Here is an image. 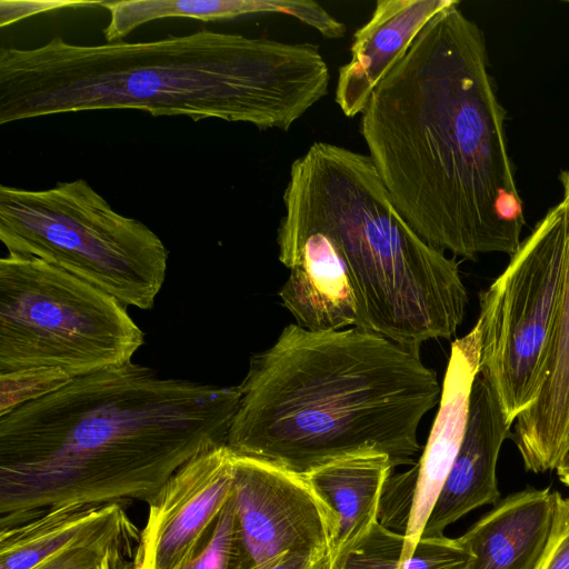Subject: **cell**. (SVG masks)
Instances as JSON below:
<instances>
[{"instance_id": "8", "label": "cell", "mask_w": 569, "mask_h": 569, "mask_svg": "<svg viewBox=\"0 0 569 569\" xmlns=\"http://www.w3.org/2000/svg\"><path fill=\"white\" fill-rule=\"evenodd\" d=\"M562 202L550 208L500 276L479 293V373L495 389L508 420L536 400L565 273Z\"/></svg>"}, {"instance_id": "22", "label": "cell", "mask_w": 569, "mask_h": 569, "mask_svg": "<svg viewBox=\"0 0 569 569\" xmlns=\"http://www.w3.org/2000/svg\"><path fill=\"white\" fill-rule=\"evenodd\" d=\"M71 380L68 373L54 368L0 373V417L60 389Z\"/></svg>"}, {"instance_id": "19", "label": "cell", "mask_w": 569, "mask_h": 569, "mask_svg": "<svg viewBox=\"0 0 569 569\" xmlns=\"http://www.w3.org/2000/svg\"><path fill=\"white\" fill-rule=\"evenodd\" d=\"M124 502H71L0 527V569H30L110 520Z\"/></svg>"}, {"instance_id": "14", "label": "cell", "mask_w": 569, "mask_h": 569, "mask_svg": "<svg viewBox=\"0 0 569 569\" xmlns=\"http://www.w3.org/2000/svg\"><path fill=\"white\" fill-rule=\"evenodd\" d=\"M566 231L565 273L535 402L515 421L513 440L527 471L555 470L569 447V169L561 171Z\"/></svg>"}, {"instance_id": "23", "label": "cell", "mask_w": 569, "mask_h": 569, "mask_svg": "<svg viewBox=\"0 0 569 569\" xmlns=\"http://www.w3.org/2000/svg\"><path fill=\"white\" fill-rule=\"evenodd\" d=\"M180 569H238L232 496L207 537Z\"/></svg>"}, {"instance_id": "25", "label": "cell", "mask_w": 569, "mask_h": 569, "mask_svg": "<svg viewBox=\"0 0 569 569\" xmlns=\"http://www.w3.org/2000/svg\"><path fill=\"white\" fill-rule=\"evenodd\" d=\"M531 569H569V497L553 491L550 530Z\"/></svg>"}, {"instance_id": "7", "label": "cell", "mask_w": 569, "mask_h": 569, "mask_svg": "<svg viewBox=\"0 0 569 569\" xmlns=\"http://www.w3.org/2000/svg\"><path fill=\"white\" fill-rule=\"evenodd\" d=\"M144 333L110 293L41 259H0V373L54 368L72 379L132 361Z\"/></svg>"}, {"instance_id": "6", "label": "cell", "mask_w": 569, "mask_h": 569, "mask_svg": "<svg viewBox=\"0 0 569 569\" xmlns=\"http://www.w3.org/2000/svg\"><path fill=\"white\" fill-rule=\"evenodd\" d=\"M8 253L53 264L141 310L154 306L169 252L141 221L114 211L86 180L46 190L0 187Z\"/></svg>"}, {"instance_id": "5", "label": "cell", "mask_w": 569, "mask_h": 569, "mask_svg": "<svg viewBox=\"0 0 569 569\" xmlns=\"http://www.w3.org/2000/svg\"><path fill=\"white\" fill-rule=\"evenodd\" d=\"M282 201L284 213L323 232L342 257L355 327L418 353L457 332L469 301L459 264L405 220L368 154L313 142L292 162Z\"/></svg>"}, {"instance_id": "10", "label": "cell", "mask_w": 569, "mask_h": 569, "mask_svg": "<svg viewBox=\"0 0 569 569\" xmlns=\"http://www.w3.org/2000/svg\"><path fill=\"white\" fill-rule=\"evenodd\" d=\"M234 453L206 449L183 463L147 502L133 569H180L196 552L228 502Z\"/></svg>"}, {"instance_id": "26", "label": "cell", "mask_w": 569, "mask_h": 569, "mask_svg": "<svg viewBox=\"0 0 569 569\" xmlns=\"http://www.w3.org/2000/svg\"><path fill=\"white\" fill-rule=\"evenodd\" d=\"M102 1H0V27L4 28L16 21L44 11L57 10L67 7L100 4Z\"/></svg>"}, {"instance_id": "28", "label": "cell", "mask_w": 569, "mask_h": 569, "mask_svg": "<svg viewBox=\"0 0 569 569\" xmlns=\"http://www.w3.org/2000/svg\"><path fill=\"white\" fill-rule=\"evenodd\" d=\"M555 470L560 482L569 487V447L562 453Z\"/></svg>"}, {"instance_id": "16", "label": "cell", "mask_w": 569, "mask_h": 569, "mask_svg": "<svg viewBox=\"0 0 569 569\" xmlns=\"http://www.w3.org/2000/svg\"><path fill=\"white\" fill-rule=\"evenodd\" d=\"M393 466L388 455L365 450L302 475L331 517L326 569H331L376 522Z\"/></svg>"}, {"instance_id": "1", "label": "cell", "mask_w": 569, "mask_h": 569, "mask_svg": "<svg viewBox=\"0 0 569 569\" xmlns=\"http://www.w3.org/2000/svg\"><path fill=\"white\" fill-rule=\"evenodd\" d=\"M438 13L373 91L360 132L398 211L453 257H511L526 223L506 110L482 29L460 9Z\"/></svg>"}, {"instance_id": "18", "label": "cell", "mask_w": 569, "mask_h": 569, "mask_svg": "<svg viewBox=\"0 0 569 569\" xmlns=\"http://www.w3.org/2000/svg\"><path fill=\"white\" fill-rule=\"evenodd\" d=\"M101 6L110 13V21L103 30L109 43L121 41L147 22L168 18L223 21L278 13L313 29L325 20L323 8L311 0H122L102 1Z\"/></svg>"}, {"instance_id": "27", "label": "cell", "mask_w": 569, "mask_h": 569, "mask_svg": "<svg viewBox=\"0 0 569 569\" xmlns=\"http://www.w3.org/2000/svg\"><path fill=\"white\" fill-rule=\"evenodd\" d=\"M327 552L287 551L254 569H326Z\"/></svg>"}, {"instance_id": "13", "label": "cell", "mask_w": 569, "mask_h": 569, "mask_svg": "<svg viewBox=\"0 0 569 569\" xmlns=\"http://www.w3.org/2000/svg\"><path fill=\"white\" fill-rule=\"evenodd\" d=\"M511 427L495 389L478 373L459 451L422 536L443 535L469 511L499 501L497 462L502 443L511 438Z\"/></svg>"}, {"instance_id": "3", "label": "cell", "mask_w": 569, "mask_h": 569, "mask_svg": "<svg viewBox=\"0 0 569 569\" xmlns=\"http://www.w3.org/2000/svg\"><path fill=\"white\" fill-rule=\"evenodd\" d=\"M317 44L202 29L144 42L0 49V124L133 109L288 131L328 93Z\"/></svg>"}, {"instance_id": "20", "label": "cell", "mask_w": 569, "mask_h": 569, "mask_svg": "<svg viewBox=\"0 0 569 569\" xmlns=\"http://www.w3.org/2000/svg\"><path fill=\"white\" fill-rule=\"evenodd\" d=\"M140 530L122 507L110 520L30 569H133Z\"/></svg>"}, {"instance_id": "29", "label": "cell", "mask_w": 569, "mask_h": 569, "mask_svg": "<svg viewBox=\"0 0 569 569\" xmlns=\"http://www.w3.org/2000/svg\"><path fill=\"white\" fill-rule=\"evenodd\" d=\"M569 3V1H567Z\"/></svg>"}, {"instance_id": "11", "label": "cell", "mask_w": 569, "mask_h": 569, "mask_svg": "<svg viewBox=\"0 0 569 569\" xmlns=\"http://www.w3.org/2000/svg\"><path fill=\"white\" fill-rule=\"evenodd\" d=\"M277 243L279 261L290 270L279 297L297 325L316 332L355 326V288L330 239L309 223L283 213Z\"/></svg>"}, {"instance_id": "24", "label": "cell", "mask_w": 569, "mask_h": 569, "mask_svg": "<svg viewBox=\"0 0 569 569\" xmlns=\"http://www.w3.org/2000/svg\"><path fill=\"white\" fill-rule=\"evenodd\" d=\"M469 551L460 540L440 536H422L402 569H466Z\"/></svg>"}, {"instance_id": "9", "label": "cell", "mask_w": 569, "mask_h": 569, "mask_svg": "<svg viewBox=\"0 0 569 569\" xmlns=\"http://www.w3.org/2000/svg\"><path fill=\"white\" fill-rule=\"evenodd\" d=\"M231 496L238 569L287 551L328 555L331 517L302 476L234 453Z\"/></svg>"}, {"instance_id": "21", "label": "cell", "mask_w": 569, "mask_h": 569, "mask_svg": "<svg viewBox=\"0 0 569 569\" xmlns=\"http://www.w3.org/2000/svg\"><path fill=\"white\" fill-rule=\"evenodd\" d=\"M405 536L379 521L331 569H402Z\"/></svg>"}, {"instance_id": "17", "label": "cell", "mask_w": 569, "mask_h": 569, "mask_svg": "<svg viewBox=\"0 0 569 569\" xmlns=\"http://www.w3.org/2000/svg\"><path fill=\"white\" fill-rule=\"evenodd\" d=\"M553 491L528 488L498 501L458 539L469 551L466 569H531L547 540Z\"/></svg>"}, {"instance_id": "4", "label": "cell", "mask_w": 569, "mask_h": 569, "mask_svg": "<svg viewBox=\"0 0 569 569\" xmlns=\"http://www.w3.org/2000/svg\"><path fill=\"white\" fill-rule=\"evenodd\" d=\"M238 387L228 448L300 476L372 449L416 465L419 423L441 396L420 353L358 327L297 323L251 356Z\"/></svg>"}, {"instance_id": "15", "label": "cell", "mask_w": 569, "mask_h": 569, "mask_svg": "<svg viewBox=\"0 0 569 569\" xmlns=\"http://www.w3.org/2000/svg\"><path fill=\"white\" fill-rule=\"evenodd\" d=\"M457 0H378L370 19L356 30L350 60L338 70L335 101L348 118L362 114L370 98L407 54L416 38Z\"/></svg>"}, {"instance_id": "2", "label": "cell", "mask_w": 569, "mask_h": 569, "mask_svg": "<svg viewBox=\"0 0 569 569\" xmlns=\"http://www.w3.org/2000/svg\"><path fill=\"white\" fill-rule=\"evenodd\" d=\"M238 386L162 378L134 362L72 379L0 417V527L71 502H148L224 445Z\"/></svg>"}, {"instance_id": "12", "label": "cell", "mask_w": 569, "mask_h": 569, "mask_svg": "<svg viewBox=\"0 0 569 569\" xmlns=\"http://www.w3.org/2000/svg\"><path fill=\"white\" fill-rule=\"evenodd\" d=\"M478 323L451 343L439 409L417 462L418 475L400 562L412 556L459 451L468 419L470 393L479 373Z\"/></svg>"}]
</instances>
